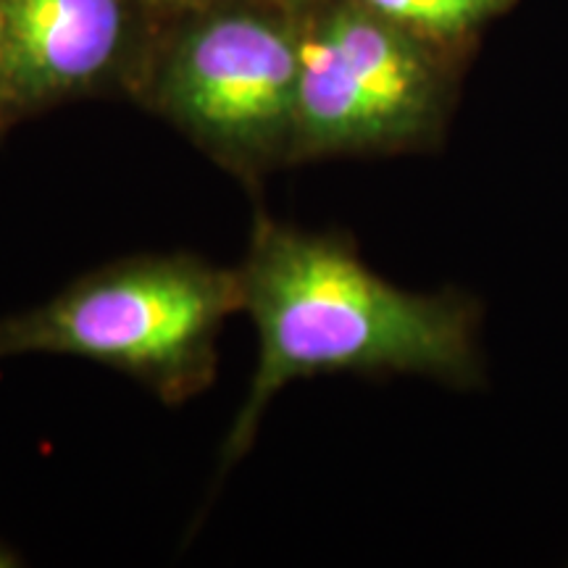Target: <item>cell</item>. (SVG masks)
I'll use <instances>...</instances> for the list:
<instances>
[{"instance_id": "cell-1", "label": "cell", "mask_w": 568, "mask_h": 568, "mask_svg": "<svg viewBox=\"0 0 568 568\" xmlns=\"http://www.w3.org/2000/svg\"><path fill=\"white\" fill-rule=\"evenodd\" d=\"M258 361L226 435V466L247 456L261 418L284 387L337 372H471L468 311L376 276L345 243L261 213L240 266Z\"/></svg>"}, {"instance_id": "cell-2", "label": "cell", "mask_w": 568, "mask_h": 568, "mask_svg": "<svg viewBox=\"0 0 568 568\" xmlns=\"http://www.w3.org/2000/svg\"><path fill=\"white\" fill-rule=\"evenodd\" d=\"M240 311V268L182 253L138 255L0 318V358L74 355L134 376L161 400L182 403L211 385L219 332Z\"/></svg>"}, {"instance_id": "cell-3", "label": "cell", "mask_w": 568, "mask_h": 568, "mask_svg": "<svg viewBox=\"0 0 568 568\" xmlns=\"http://www.w3.org/2000/svg\"><path fill=\"white\" fill-rule=\"evenodd\" d=\"M297 40L272 19L224 13L176 45L163 103L213 159L258 174L293 159Z\"/></svg>"}, {"instance_id": "cell-4", "label": "cell", "mask_w": 568, "mask_h": 568, "mask_svg": "<svg viewBox=\"0 0 568 568\" xmlns=\"http://www.w3.org/2000/svg\"><path fill=\"white\" fill-rule=\"evenodd\" d=\"M293 159L416 140L435 119L429 63L397 24L343 9L297 40Z\"/></svg>"}, {"instance_id": "cell-5", "label": "cell", "mask_w": 568, "mask_h": 568, "mask_svg": "<svg viewBox=\"0 0 568 568\" xmlns=\"http://www.w3.org/2000/svg\"><path fill=\"white\" fill-rule=\"evenodd\" d=\"M6 103L38 105L95 82L124 40V0H0Z\"/></svg>"}, {"instance_id": "cell-6", "label": "cell", "mask_w": 568, "mask_h": 568, "mask_svg": "<svg viewBox=\"0 0 568 568\" xmlns=\"http://www.w3.org/2000/svg\"><path fill=\"white\" fill-rule=\"evenodd\" d=\"M374 13L397 27L458 34L500 9L503 0H366Z\"/></svg>"}, {"instance_id": "cell-7", "label": "cell", "mask_w": 568, "mask_h": 568, "mask_svg": "<svg viewBox=\"0 0 568 568\" xmlns=\"http://www.w3.org/2000/svg\"><path fill=\"white\" fill-rule=\"evenodd\" d=\"M0 103H6V84H3V11H0Z\"/></svg>"}, {"instance_id": "cell-8", "label": "cell", "mask_w": 568, "mask_h": 568, "mask_svg": "<svg viewBox=\"0 0 568 568\" xmlns=\"http://www.w3.org/2000/svg\"><path fill=\"white\" fill-rule=\"evenodd\" d=\"M9 566H17V558H13L11 550H6L3 545H0V568H9Z\"/></svg>"}, {"instance_id": "cell-9", "label": "cell", "mask_w": 568, "mask_h": 568, "mask_svg": "<svg viewBox=\"0 0 568 568\" xmlns=\"http://www.w3.org/2000/svg\"><path fill=\"white\" fill-rule=\"evenodd\" d=\"M290 3H297V0H290Z\"/></svg>"}, {"instance_id": "cell-10", "label": "cell", "mask_w": 568, "mask_h": 568, "mask_svg": "<svg viewBox=\"0 0 568 568\" xmlns=\"http://www.w3.org/2000/svg\"><path fill=\"white\" fill-rule=\"evenodd\" d=\"M190 3H197V0H190Z\"/></svg>"}]
</instances>
